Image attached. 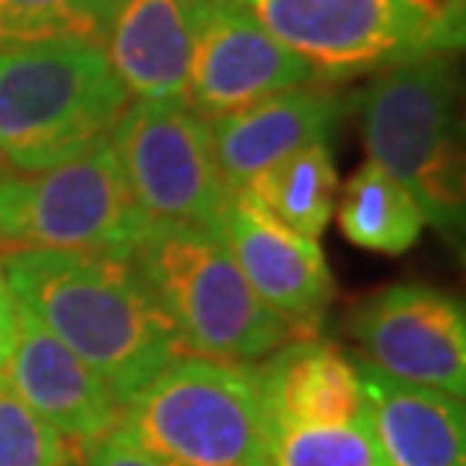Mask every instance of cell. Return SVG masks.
Returning <instances> with one entry per match:
<instances>
[{
	"mask_svg": "<svg viewBox=\"0 0 466 466\" xmlns=\"http://www.w3.org/2000/svg\"><path fill=\"white\" fill-rule=\"evenodd\" d=\"M104 49L127 95L139 100H185L191 67V0H125Z\"/></svg>",
	"mask_w": 466,
	"mask_h": 466,
	"instance_id": "cell-16",
	"label": "cell"
},
{
	"mask_svg": "<svg viewBox=\"0 0 466 466\" xmlns=\"http://www.w3.org/2000/svg\"><path fill=\"white\" fill-rule=\"evenodd\" d=\"M116 427L164 466H269V421L251 363L179 354L121 406Z\"/></svg>",
	"mask_w": 466,
	"mask_h": 466,
	"instance_id": "cell-4",
	"label": "cell"
},
{
	"mask_svg": "<svg viewBox=\"0 0 466 466\" xmlns=\"http://www.w3.org/2000/svg\"><path fill=\"white\" fill-rule=\"evenodd\" d=\"M125 0H0V46L86 40L106 46Z\"/></svg>",
	"mask_w": 466,
	"mask_h": 466,
	"instance_id": "cell-19",
	"label": "cell"
},
{
	"mask_svg": "<svg viewBox=\"0 0 466 466\" xmlns=\"http://www.w3.org/2000/svg\"><path fill=\"white\" fill-rule=\"evenodd\" d=\"M267 34L339 82L463 46V0H242Z\"/></svg>",
	"mask_w": 466,
	"mask_h": 466,
	"instance_id": "cell-6",
	"label": "cell"
},
{
	"mask_svg": "<svg viewBox=\"0 0 466 466\" xmlns=\"http://www.w3.org/2000/svg\"><path fill=\"white\" fill-rule=\"evenodd\" d=\"M370 161L403 185L442 233L463 225L466 173L451 55L379 73L358 97Z\"/></svg>",
	"mask_w": 466,
	"mask_h": 466,
	"instance_id": "cell-5",
	"label": "cell"
},
{
	"mask_svg": "<svg viewBox=\"0 0 466 466\" xmlns=\"http://www.w3.org/2000/svg\"><path fill=\"white\" fill-rule=\"evenodd\" d=\"M0 372L76 451L116 431L121 406L113 390L22 303H15V342Z\"/></svg>",
	"mask_w": 466,
	"mask_h": 466,
	"instance_id": "cell-12",
	"label": "cell"
},
{
	"mask_svg": "<svg viewBox=\"0 0 466 466\" xmlns=\"http://www.w3.org/2000/svg\"><path fill=\"white\" fill-rule=\"evenodd\" d=\"M127 104L104 46H0V170H49L109 143Z\"/></svg>",
	"mask_w": 466,
	"mask_h": 466,
	"instance_id": "cell-2",
	"label": "cell"
},
{
	"mask_svg": "<svg viewBox=\"0 0 466 466\" xmlns=\"http://www.w3.org/2000/svg\"><path fill=\"white\" fill-rule=\"evenodd\" d=\"M269 466H388L363 412L337 427L269 431Z\"/></svg>",
	"mask_w": 466,
	"mask_h": 466,
	"instance_id": "cell-20",
	"label": "cell"
},
{
	"mask_svg": "<svg viewBox=\"0 0 466 466\" xmlns=\"http://www.w3.org/2000/svg\"><path fill=\"white\" fill-rule=\"evenodd\" d=\"M346 116V97L330 86H297L209 121L212 146L230 191L309 146H328Z\"/></svg>",
	"mask_w": 466,
	"mask_h": 466,
	"instance_id": "cell-13",
	"label": "cell"
},
{
	"mask_svg": "<svg viewBox=\"0 0 466 466\" xmlns=\"http://www.w3.org/2000/svg\"><path fill=\"white\" fill-rule=\"evenodd\" d=\"M351 337L363 363L385 376L463 400L466 319L440 288L400 282L372 294L351 315Z\"/></svg>",
	"mask_w": 466,
	"mask_h": 466,
	"instance_id": "cell-10",
	"label": "cell"
},
{
	"mask_svg": "<svg viewBox=\"0 0 466 466\" xmlns=\"http://www.w3.org/2000/svg\"><path fill=\"white\" fill-rule=\"evenodd\" d=\"M0 269L15 303L86 360L118 406L182 354L130 258L4 251Z\"/></svg>",
	"mask_w": 466,
	"mask_h": 466,
	"instance_id": "cell-1",
	"label": "cell"
},
{
	"mask_svg": "<svg viewBox=\"0 0 466 466\" xmlns=\"http://www.w3.org/2000/svg\"><path fill=\"white\" fill-rule=\"evenodd\" d=\"M255 370L269 431L337 427L367 412L358 363L333 342L319 337L288 339Z\"/></svg>",
	"mask_w": 466,
	"mask_h": 466,
	"instance_id": "cell-14",
	"label": "cell"
},
{
	"mask_svg": "<svg viewBox=\"0 0 466 466\" xmlns=\"http://www.w3.org/2000/svg\"><path fill=\"white\" fill-rule=\"evenodd\" d=\"M337 185L328 146H309L267 167L237 194L288 230L319 239L330 225Z\"/></svg>",
	"mask_w": 466,
	"mask_h": 466,
	"instance_id": "cell-17",
	"label": "cell"
},
{
	"mask_svg": "<svg viewBox=\"0 0 466 466\" xmlns=\"http://www.w3.org/2000/svg\"><path fill=\"white\" fill-rule=\"evenodd\" d=\"M130 264L182 354L258 363L291 339V330L248 288L218 233L148 225Z\"/></svg>",
	"mask_w": 466,
	"mask_h": 466,
	"instance_id": "cell-3",
	"label": "cell"
},
{
	"mask_svg": "<svg viewBox=\"0 0 466 466\" xmlns=\"http://www.w3.org/2000/svg\"><path fill=\"white\" fill-rule=\"evenodd\" d=\"M0 173H4V170H0Z\"/></svg>",
	"mask_w": 466,
	"mask_h": 466,
	"instance_id": "cell-24",
	"label": "cell"
},
{
	"mask_svg": "<svg viewBox=\"0 0 466 466\" xmlns=\"http://www.w3.org/2000/svg\"><path fill=\"white\" fill-rule=\"evenodd\" d=\"M13 342H15V297L9 294L4 269H0V370L6 367Z\"/></svg>",
	"mask_w": 466,
	"mask_h": 466,
	"instance_id": "cell-23",
	"label": "cell"
},
{
	"mask_svg": "<svg viewBox=\"0 0 466 466\" xmlns=\"http://www.w3.org/2000/svg\"><path fill=\"white\" fill-rule=\"evenodd\" d=\"M337 221L346 239L358 248L390 258L406 255L421 239V230L427 225L412 194L372 161L354 170L346 182Z\"/></svg>",
	"mask_w": 466,
	"mask_h": 466,
	"instance_id": "cell-18",
	"label": "cell"
},
{
	"mask_svg": "<svg viewBox=\"0 0 466 466\" xmlns=\"http://www.w3.org/2000/svg\"><path fill=\"white\" fill-rule=\"evenodd\" d=\"M0 466H79V451L0 372Z\"/></svg>",
	"mask_w": 466,
	"mask_h": 466,
	"instance_id": "cell-21",
	"label": "cell"
},
{
	"mask_svg": "<svg viewBox=\"0 0 466 466\" xmlns=\"http://www.w3.org/2000/svg\"><path fill=\"white\" fill-rule=\"evenodd\" d=\"M148 225L218 233L233 200L218 167L209 121L185 100H134L109 137Z\"/></svg>",
	"mask_w": 466,
	"mask_h": 466,
	"instance_id": "cell-8",
	"label": "cell"
},
{
	"mask_svg": "<svg viewBox=\"0 0 466 466\" xmlns=\"http://www.w3.org/2000/svg\"><path fill=\"white\" fill-rule=\"evenodd\" d=\"M367 418L388 466H466L463 403L358 363Z\"/></svg>",
	"mask_w": 466,
	"mask_h": 466,
	"instance_id": "cell-15",
	"label": "cell"
},
{
	"mask_svg": "<svg viewBox=\"0 0 466 466\" xmlns=\"http://www.w3.org/2000/svg\"><path fill=\"white\" fill-rule=\"evenodd\" d=\"M79 466H164L155 461L152 454H146L139 445H134L125 433L109 431L86 449H79Z\"/></svg>",
	"mask_w": 466,
	"mask_h": 466,
	"instance_id": "cell-22",
	"label": "cell"
},
{
	"mask_svg": "<svg viewBox=\"0 0 466 466\" xmlns=\"http://www.w3.org/2000/svg\"><path fill=\"white\" fill-rule=\"evenodd\" d=\"M218 237L258 300L291 330V339L319 337L337 291L319 239L288 230L239 194H233Z\"/></svg>",
	"mask_w": 466,
	"mask_h": 466,
	"instance_id": "cell-11",
	"label": "cell"
},
{
	"mask_svg": "<svg viewBox=\"0 0 466 466\" xmlns=\"http://www.w3.org/2000/svg\"><path fill=\"white\" fill-rule=\"evenodd\" d=\"M315 82L312 67L285 49L242 0H191L188 104L207 121L279 91Z\"/></svg>",
	"mask_w": 466,
	"mask_h": 466,
	"instance_id": "cell-9",
	"label": "cell"
},
{
	"mask_svg": "<svg viewBox=\"0 0 466 466\" xmlns=\"http://www.w3.org/2000/svg\"><path fill=\"white\" fill-rule=\"evenodd\" d=\"M148 218L113 146L36 173H0V248L130 258Z\"/></svg>",
	"mask_w": 466,
	"mask_h": 466,
	"instance_id": "cell-7",
	"label": "cell"
}]
</instances>
